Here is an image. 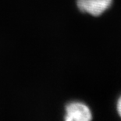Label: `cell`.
I'll use <instances>...</instances> for the list:
<instances>
[{
    "instance_id": "3957f363",
    "label": "cell",
    "mask_w": 121,
    "mask_h": 121,
    "mask_svg": "<svg viewBox=\"0 0 121 121\" xmlns=\"http://www.w3.org/2000/svg\"><path fill=\"white\" fill-rule=\"evenodd\" d=\"M117 111L119 117L121 118V95L119 97L117 102Z\"/></svg>"
},
{
    "instance_id": "6da1fadb",
    "label": "cell",
    "mask_w": 121,
    "mask_h": 121,
    "mask_svg": "<svg viewBox=\"0 0 121 121\" xmlns=\"http://www.w3.org/2000/svg\"><path fill=\"white\" fill-rule=\"evenodd\" d=\"M91 110L86 104L81 102H73L66 107L64 121H91Z\"/></svg>"
},
{
    "instance_id": "7a4b0ae2",
    "label": "cell",
    "mask_w": 121,
    "mask_h": 121,
    "mask_svg": "<svg viewBox=\"0 0 121 121\" xmlns=\"http://www.w3.org/2000/svg\"><path fill=\"white\" fill-rule=\"evenodd\" d=\"M112 0H77V6L81 12L99 17L111 6Z\"/></svg>"
}]
</instances>
